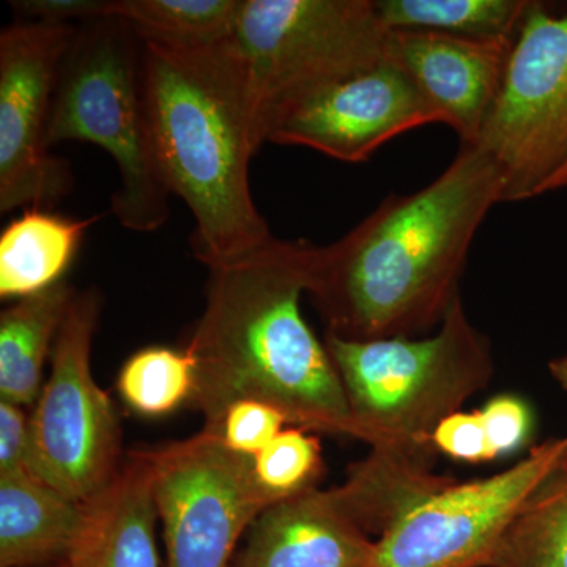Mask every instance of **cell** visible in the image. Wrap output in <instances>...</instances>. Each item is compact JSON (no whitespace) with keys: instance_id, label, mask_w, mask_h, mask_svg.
<instances>
[{"instance_id":"22","label":"cell","mask_w":567,"mask_h":567,"mask_svg":"<svg viewBox=\"0 0 567 567\" xmlns=\"http://www.w3.org/2000/svg\"><path fill=\"white\" fill-rule=\"evenodd\" d=\"M487 567H567V502L529 499Z\"/></svg>"},{"instance_id":"28","label":"cell","mask_w":567,"mask_h":567,"mask_svg":"<svg viewBox=\"0 0 567 567\" xmlns=\"http://www.w3.org/2000/svg\"><path fill=\"white\" fill-rule=\"evenodd\" d=\"M29 416L24 406L0 399V472L28 468Z\"/></svg>"},{"instance_id":"31","label":"cell","mask_w":567,"mask_h":567,"mask_svg":"<svg viewBox=\"0 0 567 567\" xmlns=\"http://www.w3.org/2000/svg\"><path fill=\"white\" fill-rule=\"evenodd\" d=\"M548 372H550L551 379H554L555 382H557L558 385L567 393V353L563 354V357L554 358V360L548 361ZM558 470L567 472V447L565 457H563L561 465H559Z\"/></svg>"},{"instance_id":"5","label":"cell","mask_w":567,"mask_h":567,"mask_svg":"<svg viewBox=\"0 0 567 567\" xmlns=\"http://www.w3.org/2000/svg\"><path fill=\"white\" fill-rule=\"evenodd\" d=\"M99 145L114 159L118 188L111 210L125 229L155 233L169 218L145 100L142 40L128 22L95 18L78 25L63 58L48 144Z\"/></svg>"},{"instance_id":"11","label":"cell","mask_w":567,"mask_h":567,"mask_svg":"<svg viewBox=\"0 0 567 567\" xmlns=\"http://www.w3.org/2000/svg\"><path fill=\"white\" fill-rule=\"evenodd\" d=\"M78 25L14 22L0 33V212L50 210L74 185L48 128L59 71Z\"/></svg>"},{"instance_id":"26","label":"cell","mask_w":567,"mask_h":567,"mask_svg":"<svg viewBox=\"0 0 567 567\" xmlns=\"http://www.w3.org/2000/svg\"><path fill=\"white\" fill-rule=\"evenodd\" d=\"M496 458L516 453L532 435L533 416L527 402L513 394L492 398L481 410Z\"/></svg>"},{"instance_id":"32","label":"cell","mask_w":567,"mask_h":567,"mask_svg":"<svg viewBox=\"0 0 567 567\" xmlns=\"http://www.w3.org/2000/svg\"><path fill=\"white\" fill-rule=\"evenodd\" d=\"M48 567H73V565H71V561H65V563H59V565H52V566H48Z\"/></svg>"},{"instance_id":"12","label":"cell","mask_w":567,"mask_h":567,"mask_svg":"<svg viewBox=\"0 0 567 567\" xmlns=\"http://www.w3.org/2000/svg\"><path fill=\"white\" fill-rule=\"evenodd\" d=\"M442 123L415 82L390 59L290 112L268 142L312 148L344 163L368 162L394 137Z\"/></svg>"},{"instance_id":"9","label":"cell","mask_w":567,"mask_h":567,"mask_svg":"<svg viewBox=\"0 0 567 567\" xmlns=\"http://www.w3.org/2000/svg\"><path fill=\"white\" fill-rule=\"evenodd\" d=\"M566 436L484 480L456 481L425 496L377 537L365 567H487L507 528L561 465Z\"/></svg>"},{"instance_id":"25","label":"cell","mask_w":567,"mask_h":567,"mask_svg":"<svg viewBox=\"0 0 567 567\" xmlns=\"http://www.w3.org/2000/svg\"><path fill=\"white\" fill-rule=\"evenodd\" d=\"M432 442L436 453L466 464H484L496 458L481 410H458L445 417L436 427Z\"/></svg>"},{"instance_id":"16","label":"cell","mask_w":567,"mask_h":567,"mask_svg":"<svg viewBox=\"0 0 567 567\" xmlns=\"http://www.w3.org/2000/svg\"><path fill=\"white\" fill-rule=\"evenodd\" d=\"M156 509L148 466L141 451L89 503V524L70 561L73 567H159Z\"/></svg>"},{"instance_id":"18","label":"cell","mask_w":567,"mask_h":567,"mask_svg":"<svg viewBox=\"0 0 567 567\" xmlns=\"http://www.w3.org/2000/svg\"><path fill=\"white\" fill-rule=\"evenodd\" d=\"M76 297L69 282L22 298L0 315V399L21 406L35 404L43 365Z\"/></svg>"},{"instance_id":"29","label":"cell","mask_w":567,"mask_h":567,"mask_svg":"<svg viewBox=\"0 0 567 567\" xmlns=\"http://www.w3.org/2000/svg\"><path fill=\"white\" fill-rule=\"evenodd\" d=\"M532 499H565L567 502V472L557 470L543 486L537 488Z\"/></svg>"},{"instance_id":"1","label":"cell","mask_w":567,"mask_h":567,"mask_svg":"<svg viewBox=\"0 0 567 567\" xmlns=\"http://www.w3.org/2000/svg\"><path fill=\"white\" fill-rule=\"evenodd\" d=\"M506 186L491 153L461 144L434 182L391 194L344 237L315 245L308 295L327 333L375 341L439 328L462 297L470 249Z\"/></svg>"},{"instance_id":"13","label":"cell","mask_w":567,"mask_h":567,"mask_svg":"<svg viewBox=\"0 0 567 567\" xmlns=\"http://www.w3.org/2000/svg\"><path fill=\"white\" fill-rule=\"evenodd\" d=\"M514 41L390 31L386 58L415 82L461 144H476L498 99Z\"/></svg>"},{"instance_id":"27","label":"cell","mask_w":567,"mask_h":567,"mask_svg":"<svg viewBox=\"0 0 567 567\" xmlns=\"http://www.w3.org/2000/svg\"><path fill=\"white\" fill-rule=\"evenodd\" d=\"M29 21L48 22V24H70L106 17L110 0H17L10 2Z\"/></svg>"},{"instance_id":"3","label":"cell","mask_w":567,"mask_h":567,"mask_svg":"<svg viewBox=\"0 0 567 567\" xmlns=\"http://www.w3.org/2000/svg\"><path fill=\"white\" fill-rule=\"evenodd\" d=\"M323 342L344 388L354 439L371 446L350 473L398 514L453 483L435 475L432 439L495 374L491 341L470 320L462 297L432 336L349 341L327 333Z\"/></svg>"},{"instance_id":"14","label":"cell","mask_w":567,"mask_h":567,"mask_svg":"<svg viewBox=\"0 0 567 567\" xmlns=\"http://www.w3.org/2000/svg\"><path fill=\"white\" fill-rule=\"evenodd\" d=\"M375 539L338 487L267 507L230 567H365Z\"/></svg>"},{"instance_id":"20","label":"cell","mask_w":567,"mask_h":567,"mask_svg":"<svg viewBox=\"0 0 567 567\" xmlns=\"http://www.w3.org/2000/svg\"><path fill=\"white\" fill-rule=\"evenodd\" d=\"M241 0H110L106 17L128 22L142 41L207 48L233 37Z\"/></svg>"},{"instance_id":"2","label":"cell","mask_w":567,"mask_h":567,"mask_svg":"<svg viewBox=\"0 0 567 567\" xmlns=\"http://www.w3.org/2000/svg\"><path fill=\"white\" fill-rule=\"evenodd\" d=\"M312 251L308 241L275 238L210 268L207 303L185 347L196 365L192 404L204 431L213 434L235 402L259 401L295 427L354 439L333 360L301 315Z\"/></svg>"},{"instance_id":"23","label":"cell","mask_w":567,"mask_h":567,"mask_svg":"<svg viewBox=\"0 0 567 567\" xmlns=\"http://www.w3.org/2000/svg\"><path fill=\"white\" fill-rule=\"evenodd\" d=\"M305 429H286L252 457L254 475L270 505L312 491L323 475L322 446Z\"/></svg>"},{"instance_id":"19","label":"cell","mask_w":567,"mask_h":567,"mask_svg":"<svg viewBox=\"0 0 567 567\" xmlns=\"http://www.w3.org/2000/svg\"><path fill=\"white\" fill-rule=\"evenodd\" d=\"M533 0H375L388 31L516 40Z\"/></svg>"},{"instance_id":"24","label":"cell","mask_w":567,"mask_h":567,"mask_svg":"<svg viewBox=\"0 0 567 567\" xmlns=\"http://www.w3.org/2000/svg\"><path fill=\"white\" fill-rule=\"evenodd\" d=\"M287 423V417L275 406L259 401H238L226 410L213 434L234 453L254 457L281 434Z\"/></svg>"},{"instance_id":"7","label":"cell","mask_w":567,"mask_h":567,"mask_svg":"<svg viewBox=\"0 0 567 567\" xmlns=\"http://www.w3.org/2000/svg\"><path fill=\"white\" fill-rule=\"evenodd\" d=\"M100 308L95 289L74 297L29 416V472L82 505L102 495L123 466L117 413L92 375Z\"/></svg>"},{"instance_id":"8","label":"cell","mask_w":567,"mask_h":567,"mask_svg":"<svg viewBox=\"0 0 567 567\" xmlns=\"http://www.w3.org/2000/svg\"><path fill=\"white\" fill-rule=\"evenodd\" d=\"M141 454L163 524L166 567H230L238 540L271 506L252 457L234 453L204 429Z\"/></svg>"},{"instance_id":"10","label":"cell","mask_w":567,"mask_h":567,"mask_svg":"<svg viewBox=\"0 0 567 567\" xmlns=\"http://www.w3.org/2000/svg\"><path fill=\"white\" fill-rule=\"evenodd\" d=\"M476 144L505 171V203L544 196L567 144V13L533 0Z\"/></svg>"},{"instance_id":"17","label":"cell","mask_w":567,"mask_h":567,"mask_svg":"<svg viewBox=\"0 0 567 567\" xmlns=\"http://www.w3.org/2000/svg\"><path fill=\"white\" fill-rule=\"evenodd\" d=\"M99 219L66 218L44 208H25L0 235L2 300H22L62 282L82 238Z\"/></svg>"},{"instance_id":"21","label":"cell","mask_w":567,"mask_h":567,"mask_svg":"<svg viewBox=\"0 0 567 567\" xmlns=\"http://www.w3.org/2000/svg\"><path fill=\"white\" fill-rule=\"evenodd\" d=\"M123 402L142 416L173 413L192 402L196 365L185 349L152 346L132 354L117 380Z\"/></svg>"},{"instance_id":"4","label":"cell","mask_w":567,"mask_h":567,"mask_svg":"<svg viewBox=\"0 0 567 567\" xmlns=\"http://www.w3.org/2000/svg\"><path fill=\"white\" fill-rule=\"evenodd\" d=\"M142 65L156 158L192 212L196 259L210 270L274 241L249 188L257 151L230 39L207 48L142 41Z\"/></svg>"},{"instance_id":"15","label":"cell","mask_w":567,"mask_h":567,"mask_svg":"<svg viewBox=\"0 0 567 567\" xmlns=\"http://www.w3.org/2000/svg\"><path fill=\"white\" fill-rule=\"evenodd\" d=\"M89 524L74 502L28 468L0 472V567L70 561Z\"/></svg>"},{"instance_id":"30","label":"cell","mask_w":567,"mask_h":567,"mask_svg":"<svg viewBox=\"0 0 567 567\" xmlns=\"http://www.w3.org/2000/svg\"><path fill=\"white\" fill-rule=\"evenodd\" d=\"M559 189H567V144L544 186V194L559 192Z\"/></svg>"},{"instance_id":"6","label":"cell","mask_w":567,"mask_h":567,"mask_svg":"<svg viewBox=\"0 0 567 567\" xmlns=\"http://www.w3.org/2000/svg\"><path fill=\"white\" fill-rule=\"evenodd\" d=\"M375 0H241L230 43L254 147L290 112L386 59Z\"/></svg>"}]
</instances>
